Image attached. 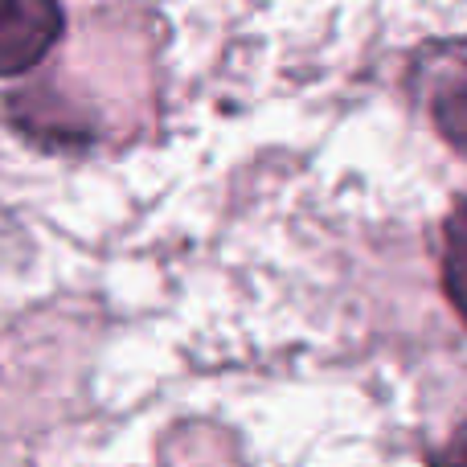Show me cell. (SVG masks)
Instances as JSON below:
<instances>
[{"instance_id": "obj_3", "label": "cell", "mask_w": 467, "mask_h": 467, "mask_svg": "<svg viewBox=\"0 0 467 467\" xmlns=\"http://www.w3.org/2000/svg\"><path fill=\"white\" fill-rule=\"evenodd\" d=\"M443 291L467 324V202L455 205L443 226Z\"/></svg>"}, {"instance_id": "obj_1", "label": "cell", "mask_w": 467, "mask_h": 467, "mask_svg": "<svg viewBox=\"0 0 467 467\" xmlns=\"http://www.w3.org/2000/svg\"><path fill=\"white\" fill-rule=\"evenodd\" d=\"M62 29L57 0H0V78L33 70L57 46Z\"/></svg>"}, {"instance_id": "obj_2", "label": "cell", "mask_w": 467, "mask_h": 467, "mask_svg": "<svg viewBox=\"0 0 467 467\" xmlns=\"http://www.w3.org/2000/svg\"><path fill=\"white\" fill-rule=\"evenodd\" d=\"M427 103L439 136L460 156H467V54L439 57V70L431 74Z\"/></svg>"}]
</instances>
